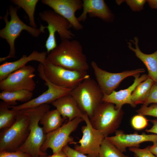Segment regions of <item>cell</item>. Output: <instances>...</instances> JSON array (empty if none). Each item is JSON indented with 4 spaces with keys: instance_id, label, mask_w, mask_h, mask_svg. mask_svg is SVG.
<instances>
[{
    "instance_id": "1",
    "label": "cell",
    "mask_w": 157,
    "mask_h": 157,
    "mask_svg": "<svg viewBox=\"0 0 157 157\" xmlns=\"http://www.w3.org/2000/svg\"><path fill=\"white\" fill-rule=\"evenodd\" d=\"M46 59L54 65L77 71H86L89 66L82 45L76 40H66L48 53Z\"/></svg>"
},
{
    "instance_id": "2",
    "label": "cell",
    "mask_w": 157,
    "mask_h": 157,
    "mask_svg": "<svg viewBox=\"0 0 157 157\" xmlns=\"http://www.w3.org/2000/svg\"><path fill=\"white\" fill-rule=\"evenodd\" d=\"M50 106L46 104L20 110L28 117L29 131L26 140L18 150L30 154L32 157L47 155L41 149L45 141L47 134L43 128L39 126V123L42 115L50 110Z\"/></svg>"
},
{
    "instance_id": "3",
    "label": "cell",
    "mask_w": 157,
    "mask_h": 157,
    "mask_svg": "<svg viewBox=\"0 0 157 157\" xmlns=\"http://www.w3.org/2000/svg\"><path fill=\"white\" fill-rule=\"evenodd\" d=\"M17 8L10 6L6 15L2 17L5 26L0 30V37L5 39L10 46V51L6 57H1L0 62L4 61L10 58L15 57V41L23 30L27 31L32 36L37 37L41 31L40 29L34 28L24 23L18 17Z\"/></svg>"
},
{
    "instance_id": "4",
    "label": "cell",
    "mask_w": 157,
    "mask_h": 157,
    "mask_svg": "<svg viewBox=\"0 0 157 157\" xmlns=\"http://www.w3.org/2000/svg\"><path fill=\"white\" fill-rule=\"evenodd\" d=\"M70 94L76 101L81 110L89 119L103 102V94L96 81L90 77L85 79L72 89Z\"/></svg>"
},
{
    "instance_id": "5",
    "label": "cell",
    "mask_w": 157,
    "mask_h": 157,
    "mask_svg": "<svg viewBox=\"0 0 157 157\" xmlns=\"http://www.w3.org/2000/svg\"><path fill=\"white\" fill-rule=\"evenodd\" d=\"M39 15L42 20L46 22L48 24L47 26L40 25V28L42 32L44 31L45 28L47 29L49 32L45 44L47 53L57 46L55 37L56 32L59 34L61 41L70 40L74 37V35L70 30L72 27L70 23L53 10H44L40 12Z\"/></svg>"
},
{
    "instance_id": "6",
    "label": "cell",
    "mask_w": 157,
    "mask_h": 157,
    "mask_svg": "<svg viewBox=\"0 0 157 157\" xmlns=\"http://www.w3.org/2000/svg\"><path fill=\"white\" fill-rule=\"evenodd\" d=\"M124 112L112 103L103 102L89 119L92 126L101 131L106 137L115 132L119 126Z\"/></svg>"
},
{
    "instance_id": "7",
    "label": "cell",
    "mask_w": 157,
    "mask_h": 157,
    "mask_svg": "<svg viewBox=\"0 0 157 157\" xmlns=\"http://www.w3.org/2000/svg\"><path fill=\"white\" fill-rule=\"evenodd\" d=\"M29 123L27 115L19 111L14 124L0 134V151L17 150L28 135Z\"/></svg>"
},
{
    "instance_id": "8",
    "label": "cell",
    "mask_w": 157,
    "mask_h": 157,
    "mask_svg": "<svg viewBox=\"0 0 157 157\" xmlns=\"http://www.w3.org/2000/svg\"><path fill=\"white\" fill-rule=\"evenodd\" d=\"M42 63L46 77L51 82L59 86L73 89L90 77L86 71L69 70L54 65L46 58Z\"/></svg>"
},
{
    "instance_id": "9",
    "label": "cell",
    "mask_w": 157,
    "mask_h": 157,
    "mask_svg": "<svg viewBox=\"0 0 157 157\" xmlns=\"http://www.w3.org/2000/svg\"><path fill=\"white\" fill-rule=\"evenodd\" d=\"M83 121L84 120L82 118H76L68 121L55 130L47 134L45 141L41 148V151L45 152L47 149L50 148L53 154H55L62 151L68 144H74L75 142L70 135Z\"/></svg>"
},
{
    "instance_id": "10",
    "label": "cell",
    "mask_w": 157,
    "mask_h": 157,
    "mask_svg": "<svg viewBox=\"0 0 157 157\" xmlns=\"http://www.w3.org/2000/svg\"><path fill=\"white\" fill-rule=\"evenodd\" d=\"M38 70L39 76L45 81V84L48 87L47 90L38 97L27 102L17 106H9V108L19 111L44 104L51 103L62 96L70 94L72 89L55 84L47 78L44 74L42 63L39 64Z\"/></svg>"
},
{
    "instance_id": "11",
    "label": "cell",
    "mask_w": 157,
    "mask_h": 157,
    "mask_svg": "<svg viewBox=\"0 0 157 157\" xmlns=\"http://www.w3.org/2000/svg\"><path fill=\"white\" fill-rule=\"evenodd\" d=\"M82 118L86 125L81 127L82 138L78 142H75L74 149L88 154V157H99L101 146L105 137L101 131L92 126L86 114H84Z\"/></svg>"
},
{
    "instance_id": "12",
    "label": "cell",
    "mask_w": 157,
    "mask_h": 157,
    "mask_svg": "<svg viewBox=\"0 0 157 157\" xmlns=\"http://www.w3.org/2000/svg\"><path fill=\"white\" fill-rule=\"evenodd\" d=\"M35 68L25 65L8 75L0 81V89L2 91H12L26 90L33 92L36 84L34 80Z\"/></svg>"
},
{
    "instance_id": "13",
    "label": "cell",
    "mask_w": 157,
    "mask_h": 157,
    "mask_svg": "<svg viewBox=\"0 0 157 157\" xmlns=\"http://www.w3.org/2000/svg\"><path fill=\"white\" fill-rule=\"evenodd\" d=\"M91 65L92 68L96 82L103 94L109 95L118 87L121 82L126 78L134 76L144 72L143 68L127 70L121 72L114 73L108 72L100 68L94 61H92Z\"/></svg>"
},
{
    "instance_id": "14",
    "label": "cell",
    "mask_w": 157,
    "mask_h": 157,
    "mask_svg": "<svg viewBox=\"0 0 157 157\" xmlns=\"http://www.w3.org/2000/svg\"><path fill=\"white\" fill-rule=\"evenodd\" d=\"M42 3L49 6L56 13L67 19L75 30L83 28L75 16V13L83 8L81 0H42Z\"/></svg>"
},
{
    "instance_id": "15",
    "label": "cell",
    "mask_w": 157,
    "mask_h": 157,
    "mask_svg": "<svg viewBox=\"0 0 157 157\" xmlns=\"http://www.w3.org/2000/svg\"><path fill=\"white\" fill-rule=\"evenodd\" d=\"M115 135L105 138L114 145L119 151L123 153L126 151L127 147H139L143 142H157V134H147L145 133L138 134L124 133L123 131L117 130Z\"/></svg>"
},
{
    "instance_id": "16",
    "label": "cell",
    "mask_w": 157,
    "mask_h": 157,
    "mask_svg": "<svg viewBox=\"0 0 157 157\" xmlns=\"http://www.w3.org/2000/svg\"><path fill=\"white\" fill-rule=\"evenodd\" d=\"M83 11L78 21L85 22L88 14L90 17L98 18L106 22H111L114 16L104 0H83Z\"/></svg>"
},
{
    "instance_id": "17",
    "label": "cell",
    "mask_w": 157,
    "mask_h": 157,
    "mask_svg": "<svg viewBox=\"0 0 157 157\" xmlns=\"http://www.w3.org/2000/svg\"><path fill=\"white\" fill-rule=\"evenodd\" d=\"M140 74H138L134 76L135 79L133 84L127 88L118 91L115 90L109 95L103 94V102L113 104L117 108H122V106L126 104H129L132 107H135L136 105L131 99L132 92L140 83L148 77L147 75L145 74L140 76Z\"/></svg>"
},
{
    "instance_id": "18",
    "label": "cell",
    "mask_w": 157,
    "mask_h": 157,
    "mask_svg": "<svg viewBox=\"0 0 157 157\" xmlns=\"http://www.w3.org/2000/svg\"><path fill=\"white\" fill-rule=\"evenodd\" d=\"M47 53L45 51L39 52L34 50L28 56L24 55L17 60L4 63L0 66V81L10 74L26 65L31 61H36L43 63L46 59Z\"/></svg>"
},
{
    "instance_id": "19",
    "label": "cell",
    "mask_w": 157,
    "mask_h": 157,
    "mask_svg": "<svg viewBox=\"0 0 157 157\" xmlns=\"http://www.w3.org/2000/svg\"><path fill=\"white\" fill-rule=\"evenodd\" d=\"M52 105L56 108L62 117L71 121L76 117H81L84 114L70 94L62 96L53 102Z\"/></svg>"
},
{
    "instance_id": "20",
    "label": "cell",
    "mask_w": 157,
    "mask_h": 157,
    "mask_svg": "<svg viewBox=\"0 0 157 157\" xmlns=\"http://www.w3.org/2000/svg\"><path fill=\"white\" fill-rule=\"evenodd\" d=\"M130 41L134 44L135 48L133 47L131 43L129 42H127L128 47L145 65L148 70V77L154 82L157 83V50L152 53L145 54L141 51L139 48L138 37H134V40H130Z\"/></svg>"
},
{
    "instance_id": "21",
    "label": "cell",
    "mask_w": 157,
    "mask_h": 157,
    "mask_svg": "<svg viewBox=\"0 0 157 157\" xmlns=\"http://www.w3.org/2000/svg\"><path fill=\"white\" fill-rule=\"evenodd\" d=\"M65 119L56 109L49 110L42 115L40 122L43 125L44 131L46 134L61 126Z\"/></svg>"
},
{
    "instance_id": "22",
    "label": "cell",
    "mask_w": 157,
    "mask_h": 157,
    "mask_svg": "<svg viewBox=\"0 0 157 157\" xmlns=\"http://www.w3.org/2000/svg\"><path fill=\"white\" fill-rule=\"evenodd\" d=\"M32 92L26 90L12 91H2L0 93V99L9 106H15L17 101L28 102L31 99Z\"/></svg>"
},
{
    "instance_id": "23",
    "label": "cell",
    "mask_w": 157,
    "mask_h": 157,
    "mask_svg": "<svg viewBox=\"0 0 157 157\" xmlns=\"http://www.w3.org/2000/svg\"><path fill=\"white\" fill-rule=\"evenodd\" d=\"M154 81L149 77L140 83L132 92L131 99L136 105L143 104L147 99Z\"/></svg>"
},
{
    "instance_id": "24",
    "label": "cell",
    "mask_w": 157,
    "mask_h": 157,
    "mask_svg": "<svg viewBox=\"0 0 157 157\" xmlns=\"http://www.w3.org/2000/svg\"><path fill=\"white\" fill-rule=\"evenodd\" d=\"M9 106L4 102L0 103V129L8 128L15 121L18 111L8 109Z\"/></svg>"
},
{
    "instance_id": "25",
    "label": "cell",
    "mask_w": 157,
    "mask_h": 157,
    "mask_svg": "<svg viewBox=\"0 0 157 157\" xmlns=\"http://www.w3.org/2000/svg\"><path fill=\"white\" fill-rule=\"evenodd\" d=\"M38 0H12L10 1L19 7L22 8L27 15L30 26L37 28L34 19L35 8Z\"/></svg>"
},
{
    "instance_id": "26",
    "label": "cell",
    "mask_w": 157,
    "mask_h": 157,
    "mask_svg": "<svg viewBox=\"0 0 157 157\" xmlns=\"http://www.w3.org/2000/svg\"><path fill=\"white\" fill-rule=\"evenodd\" d=\"M99 157H129L119 151L106 138L101 146Z\"/></svg>"
},
{
    "instance_id": "27",
    "label": "cell",
    "mask_w": 157,
    "mask_h": 157,
    "mask_svg": "<svg viewBox=\"0 0 157 157\" xmlns=\"http://www.w3.org/2000/svg\"><path fill=\"white\" fill-rule=\"evenodd\" d=\"M148 122V120L144 116L138 114L132 117L131 120V124L134 129L141 130L147 126Z\"/></svg>"
},
{
    "instance_id": "28",
    "label": "cell",
    "mask_w": 157,
    "mask_h": 157,
    "mask_svg": "<svg viewBox=\"0 0 157 157\" xmlns=\"http://www.w3.org/2000/svg\"><path fill=\"white\" fill-rule=\"evenodd\" d=\"M136 111L138 114L157 118V104H154L149 106L142 105Z\"/></svg>"
},
{
    "instance_id": "29",
    "label": "cell",
    "mask_w": 157,
    "mask_h": 157,
    "mask_svg": "<svg viewBox=\"0 0 157 157\" xmlns=\"http://www.w3.org/2000/svg\"><path fill=\"white\" fill-rule=\"evenodd\" d=\"M129 150L138 157H157L150 151L149 146L143 149L136 147H130Z\"/></svg>"
},
{
    "instance_id": "30",
    "label": "cell",
    "mask_w": 157,
    "mask_h": 157,
    "mask_svg": "<svg viewBox=\"0 0 157 157\" xmlns=\"http://www.w3.org/2000/svg\"><path fill=\"white\" fill-rule=\"evenodd\" d=\"M157 104V83L154 82L148 95L143 105L148 106L151 104Z\"/></svg>"
},
{
    "instance_id": "31",
    "label": "cell",
    "mask_w": 157,
    "mask_h": 157,
    "mask_svg": "<svg viewBox=\"0 0 157 157\" xmlns=\"http://www.w3.org/2000/svg\"><path fill=\"white\" fill-rule=\"evenodd\" d=\"M131 10L134 12L140 11L143 9L147 1L146 0H126L125 1Z\"/></svg>"
},
{
    "instance_id": "32",
    "label": "cell",
    "mask_w": 157,
    "mask_h": 157,
    "mask_svg": "<svg viewBox=\"0 0 157 157\" xmlns=\"http://www.w3.org/2000/svg\"><path fill=\"white\" fill-rule=\"evenodd\" d=\"M0 152V157H32L30 154L19 150L12 151Z\"/></svg>"
},
{
    "instance_id": "33",
    "label": "cell",
    "mask_w": 157,
    "mask_h": 157,
    "mask_svg": "<svg viewBox=\"0 0 157 157\" xmlns=\"http://www.w3.org/2000/svg\"><path fill=\"white\" fill-rule=\"evenodd\" d=\"M67 157H88L69 147L68 145L64 147L62 149Z\"/></svg>"
},
{
    "instance_id": "34",
    "label": "cell",
    "mask_w": 157,
    "mask_h": 157,
    "mask_svg": "<svg viewBox=\"0 0 157 157\" xmlns=\"http://www.w3.org/2000/svg\"><path fill=\"white\" fill-rule=\"evenodd\" d=\"M150 121L153 124L152 126L149 129H147L145 131L157 134V119L151 120Z\"/></svg>"
},
{
    "instance_id": "35",
    "label": "cell",
    "mask_w": 157,
    "mask_h": 157,
    "mask_svg": "<svg viewBox=\"0 0 157 157\" xmlns=\"http://www.w3.org/2000/svg\"><path fill=\"white\" fill-rule=\"evenodd\" d=\"M151 152L157 157V142H153L152 145L149 146Z\"/></svg>"
},
{
    "instance_id": "36",
    "label": "cell",
    "mask_w": 157,
    "mask_h": 157,
    "mask_svg": "<svg viewBox=\"0 0 157 157\" xmlns=\"http://www.w3.org/2000/svg\"><path fill=\"white\" fill-rule=\"evenodd\" d=\"M147 2L151 8L157 9V0H147Z\"/></svg>"
},
{
    "instance_id": "37",
    "label": "cell",
    "mask_w": 157,
    "mask_h": 157,
    "mask_svg": "<svg viewBox=\"0 0 157 157\" xmlns=\"http://www.w3.org/2000/svg\"><path fill=\"white\" fill-rule=\"evenodd\" d=\"M46 157H67V156L62 150L58 153L53 154L52 155L47 156Z\"/></svg>"
},
{
    "instance_id": "38",
    "label": "cell",
    "mask_w": 157,
    "mask_h": 157,
    "mask_svg": "<svg viewBox=\"0 0 157 157\" xmlns=\"http://www.w3.org/2000/svg\"><path fill=\"white\" fill-rule=\"evenodd\" d=\"M40 156V157H46V156Z\"/></svg>"
},
{
    "instance_id": "39",
    "label": "cell",
    "mask_w": 157,
    "mask_h": 157,
    "mask_svg": "<svg viewBox=\"0 0 157 157\" xmlns=\"http://www.w3.org/2000/svg\"><path fill=\"white\" fill-rule=\"evenodd\" d=\"M134 157H138V156H136L135 155H134Z\"/></svg>"
}]
</instances>
